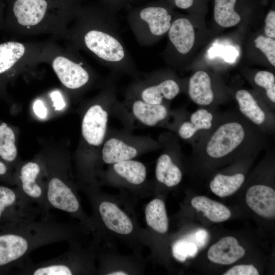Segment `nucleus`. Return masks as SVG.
<instances>
[{
    "instance_id": "13",
    "label": "nucleus",
    "mask_w": 275,
    "mask_h": 275,
    "mask_svg": "<svg viewBox=\"0 0 275 275\" xmlns=\"http://www.w3.org/2000/svg\"><path fill=\"white\" fill-rule=\"evenodd\" d=\"M171 42L178 52L186 54L192 48L195 40V34L191 22L185 18L175 20L169 30Z\"/></svg>"
},
{
    "instance_id": "19",
    "label": "nucleus",
    "mask_w": 275,
    "mask_h": 275,
    "mask_svg": "<svg viewBox=\"0 0 275 275\" xmlns=\"http://www.w3.org/2000/svg\"><path fill=\"white\" fill-rule=\"evenodd\" d=\"M191 204L196 209L202 211L213 222L225 221L231 216L230 210L225 205L204 196L194 197Z\"/></svg>"
},
{
    "instance_id": "24",
    "label": "nucleus",
    "mask_w": 275,
    "mask_h": 275,
    "mask_svg": "<svg viewBox=\"0 0 275 275\" xmlns=\"http://www.w3.org/2000/svg\"><path fill=\"white\" fill-rule=\"evenodd\" d=\"M244 176L241 173L231 176L217 174L210 183L212 192L220 197H225L235 193L244 181Z\"/></svg>"
},
{
    "instance_id": "37",
    "label": "nucleus",
    "mask_w": 275,
    "mask_h": 275,
    "mask_svg": "<svg viewBox=\"0 0 275 275\" xmlns=\"http://www.w3.org/2000/svg\"><path fill=\"white\" fill-rule=\"evenodd\" d=\"M174 2L178 8L186 9L193 5L194 0H174Z\"/></svg>"
},
{
    "instance_id": "39",
    "label": "nucleus",
    "mask_w": 275,
    "mask_h": 275,
    "mask_svg": "<svg viewBox=\"0 0 275 275\" xmlns=\"http://www.w3.org/2000/svg\"><path fill=\"white\" fill-rule=\"evenodd\" d=\"M9 173V168L5 162L0 159V177L7 176Z\"/></svg>"
},
{
    "instance_id": "21",
    "label": "nucleus",
    "mask_w": 275,
    "mask_h": 275,
    "mask_svg": "<svg viewBox=\"0 0 275 275\" xmlns=\"http://www.w3.org/2000/svg\"><path fill=\"white\" fill-rule=\"evenodd\" d=\"M179 87L172 79L165 80L157 85L149 87L142 93L144 101L153 104H161L163 98L171 100L179 92Z\"/></svg>"
},
{
    "instance_id": "32",
    "label": "nucleus",
    "mask_w": 275,
    "mask_h": 275,
    "mask_svg": "<svg viewBox=\"0 0 275 275\" xmlns=\"http://www.w3.org/2000/svg\"><path fill=\"white\" fill-rule=\"evenodd\" d=\"M257 269L252 265H238L230 268L224 275H258Z\"/></svg>"
},
{
    "instance_id": "17",
    "label": "nucleus",
    "mask_w": 275,
    "mask_h": 275,
    "mask_svg": "<svg viewBox=\"0 0 275 275\" xmlns=\"http://www.w3.org/2000/svg\"><path fill=\"white\" fill-rule=\"evenodd\" d=\"M136 149L122 141L112 138L104 144L102 150V158L107 164L131 159L136 156Z\"/></svg>"
},
{
    "instance_id": "7",
    "label": "nucleus",
    "mask_w": 275,
    "mask_h": 275,
    "mask_svg": "<svg viewBox=\"0 0 275 275\" xmlns=\"http://www.w3.org/2000/svg\"><path fill=\"white\" fill-rule=\"evenodd\" d=\"M82 42L88 50L103 60L117 62L124 57V50L119 41L99 30H87L82 34Z\"/></svg>"
},
{
    "instance_id": "27",
    "label": "nucleus",
    "mask_w": 275,
    "mask_h": 275,
    "mask_svg": "<svg viewBox=\"0 0 275 275\" xmlns=\"http://www.w3.org/2000/svg\"><path fill=\"white\" fill-rule=\"evenodd\" d=\"M13 129L5 122L0 123V159L6 163L14 162L17 155Z\"/></svg>"
},
{
    "instance_id": "12",
    "label": "nucleus",
    "mask_w": 275,
    "mask_h": 275,
    "mask_svg": "<svg viewBox=\"0 0 275 275\" xmlns=\"http://www.w3.org/2000/svg\"><path fill=\"white\" fill-rule=\"evenodd\" d=\"M98 210L103 222L109 230L122 235L132 232L130 219L114 203L103 201L99 204Z\"/></svg>"
},
{
    "instance_id": "30",
    "label": "nucleus",
    "mask_w": 275,
    "mask_h": 275,
    "mask_svg": "<svg viewBox=\"0 0 275 275\" xmlns=\"http://www.w3.org/2000/svg\"><path fill=\"white\" fill-rule=\"evenodd\" d=\"M255 46L266 56L270 64L275 66V40L270 37L259 36L254 40Z\"/></svg>"
},
{
    "instance_id": "11",
    "label": "nucleus",
    "mask_w": 275,
    "mask_h": 275,
    "mask_svg": "<svg viewBox=\"0 0 275 275\" xmlns=\"http://www.w3.org/2000/svg\"><path fill=\"white\" fill-rule=\"evenodd\" d=\"M244 254V249L238 244L236 239L232 236H227L209 248L207 257L213 263L229 265L236 262Z\"/></svg>"
},
{
    "instance_id": "29",
    "label": "nucleus",
    "mask_w": 275,
    "mask_h": 275,
    "mask_svg": "<svg viewBox=\"0 0 275 275\" xmlns=\"http://www.w3.org/2000/svg\"><path fill=\"white\" fill-rule=\"evenodd\" d=\"M257 85L265 90L268 98L273 103L275 102V77L269 71H260L254 77Z\"/></svg>"
},
{
    "instance_id": "6",
    "label": "nucleus",
    "mask_w": 275,
    "mask_h": 275,
    "mask_svg": "<svg viewBox=\"0 0 275 275\" xmlns=\"http://www.w3.org/2000/svg\"><path fill=\"white\" fill-rule=\"evenodd\" d=\"M19 190L0 185V226L36 219L40 213L44 215Z\"/></svg>"
},
{
    "instance_id": "35",
    "label": "nucleus",
    "mask_w": 275,
    "mask_h": 275,
    "mask_svg": "<svg viewBox=\"0 0 275 275\" xmlns=\"http://www.w3.org/2000/svg\"><path fill=\"white\" fill-rule=\"evenodd\" d=\"M50 97L53 105L56 111L63 109L65 106V102L61 93L58 91L51 92Z\"/></svg>"
},
{
    "instance_id": "8",
    "label": "nucleus",
    "mask_w": 275,
    "mask_h": 275,
    "mask_svg": "<svg viewBox=\"0 0 275 275\" xmlns=\"http://www.w3.org/2000/svg\"><path fill=\"white\" fill-rule=\"evenodd\" d=\"M40 173L41 168L37 162L30 161L24 164L19 174V190L29 201L37 205L44 215L48 216L49 208L46 200L45 188L37 181Z\"/></svg>"
},
{
    "instance_id": "41",
    "label": "nucleus",
    "mask_w": 275,
    "mask_h": 275,
    "mask_svg": "<svg viewBox=\"0 0 275 275\" xmlns=\"http://www.w3.org/2000/svg\"><path fill=\"white\" fill-rule=\"evenodd\" d=\"M3 90V84L0 82V93H2Z\"/></svg>"
},
{
    "instance_id": "3",
    "label": "nucleus",
    "mask_w": 275,
    "mask_h": 275,
    "mask_svg": "<svg viewBox=\"0 0 275 275\" xmlns=\"http://www.w3.org/2000/svg\"><path fill=\"white\" fill-rule=\"evenodd\" d=\"M253 134L244 122L229 119L221 122L205 140L201 151L209 157L221 159L243 151L251 143Z\"/></svg>"
},
{
    "instance_id": "15",
    "label": "nucleus",
    "mask_w": 275,
    "mask_h": 275,
    "mask_svg": "<svg viewBox=\"0 0 275 275\" xmlns=\"http://www.w3.org/2000/svg\"><path fill=\"white\" fill-rule=\"evenodd\" d=\"M235 97L239 111L245 117L256 125L261 126L265 123L267 119L265 111L249 91L238 90Z\"/></svg>"
},
{
    "instance_id": "2",
    "label": "nucleus",
    "mask_w": 275,
    "mask_h": 275,
    "mask_svg": "<svg viewBox=\"0 0 275 275\" xmlns=\"http://www.w3.org/2000/svg\"><path fill=\"white\" fill-rule=\"evenodd\" d=\"M69 236L68 227L48 217L1 226L0 268L18 263L35 249L64 241Z\"/></svg>"
},
{
    "instance_id": "14",
    "label": "nucleus",
    "mask_w": 275,
    "mask_h": 275,
    "mask_svg": "<svg viewBox=\"0 0 275 275\" xmlns=\"http://www.w3.org/2000/svg\"><path fill=\"white\" fill-rule=\"evenodd\" d=\"M188 94L190 99L200 105H208L213 100L214 95L209 75L204 71H198L190 78Z\"/></svg>"
},
{
    "instance_id": "31",
    "label": "nucleus",
    "mask_w": 275,
    "mask_h": 275,
    "mask_svg": "<svg viewBox=\"0 0 275 275\" xmlns=\"http://www.w3.org/2000/svg\"><path fill=\"white\" fill-rule=\"evenodd\" d=\"M210 54L214 56H222L226 61L232 62L236 57V50L232 46H227L224 48L215 46L211 48Z\"/></svg>"
},
{
    "instance_id": "9",
    "label": "nucleus",
    "mask_w": 275,
    "mask_h": 275,
    "mask_svg": "<svg viewBox=\"0 0 275 275\" xmlns=\"http://www.w3.org/2000/svg\"><path fill=\"white\" fill-rule=\"evenodd\" d=\"M108 114L101 106H91L84 116L81 124L82 135L90 145H100L105 135Z\"/></svg>"
},
{
    "instance_id": "28",
    "label": "nucleus",
    "mask_w": 275,
    "mask_h": 275,
    "mask_svg": "<svg viewBox=\"0 0 275 275\" xmlns=\"http://www.w3.org/2000/svg\"><path fill=\"white\" fill-rule=\"evenodd\" d=\"M199 248L188 237L177 240L172 248L173 255L180 261H184L187 258L195 257Z\"/></svg>"
},
{
    "instance_id": "42",
    "label": "nucleus",
    "mask_w": 275,
    "mask_h": 275,
    "mask_svg": "<svg viewBox=\"0 0 275 275\" xmlns=\"http://www.w3.org/2000/svg\"><path fill=\"white\" fill-rule=\"evenodd\" d=\"M5 2H6L7 1H8V0H5Z\"/></svg>"
},
{
    "instance_id": "40",
    "label": "nucleus",
    "mask_w": 275,
    "mask_h": 275,
    "mask_svg": "<svg viewBox=\"0 0 275 275\" xmlns=\"http://www.w3.org/2000/svg\"><path fill=\"white\" fill-rule=\"evenodd\" d=\"M108 275H126L127 273L123 271H117L108 273Z\"/></svg>"
},
{
    "instance_id": "5",
    "label": "nucleus",
    "mask_w": 275,
    "mask_h": 275,
    "mask_svg": "<svg viewBox=\"0 0 275 275\" xmlns=\"http://www.w3.org/2000/svg\"><path fill=\"white\" fill-rule=\"evenodd\" d=\"M45 63L51 65L59 80L66 88L77 89L89 81V74L81 64L53 43H49Z\"/></svg>"
},
{
    "instance_id": "36",
    "label": "nucleus",
    "mask_w": 275,
    "mask_h": 275,
    "mask_svg": "<svg viewBox=\"0 0 275 275\" xmlns=\"http://www.w3.org/2000/svg\"><path fill=\"white\" fill-rule=\"evenodd\" d=\"M33 108L35 114L37 117L41 119H44L46 117L47 111L41 100H36L34 103Z\"/></svg>"
},
{
    "instance_id": "4",
    "label": "nucleus",
    "mask_w": 275,
    "mask_h": 275,
    "mask_svg": "<svg viewBox=\"0 0 275 275\" xmlns=\"http://www.w3.org/2000/svg\"><path fill=\"white\" fill-rule=\"evenodd\" d=\"M49 43L10 40L0 43V82L25 67L45 62Z\"/></svg>"
},
{
    "instance_id": "18",
    "label": "nucleus",
    "mask_w": 275,
    "mask_h": 275,
    "mask_svg": "<svg viewBox=\"0 0 275 275\" xmlns=\"http://www.w3.org/2000/svg\"><path fill=\"white\" fill-rule=\"evenodd\" d=\"M213 117L208 110L201 108L194 112L190 117L189 121L183 122L180 126L178 133L183 139L193 137L201 130H208L212 126Z\"/></svg>"
},
{
    "instance_id": "20",
    "label": "nucleus",
    "mask_w": 275,
    "mask_h": 275,
    "mask_svg": "<svg viewBox=\"0 0 275 275\" xmlns=\"http://www.w3.org/2000/svg\"><path fill=\"white\" fill-rule=\"evenodd\" d=\"M132 112L137 119L149 126L155 125L168 115L167 108L161 104H153L141 100L134 102Z\"/></svg>"
},
{
    "instance_id": "26",
    "label": "nucleus",
    "mask_w": 275,
    "mask_h": 275,
    "mask_svg": "<svg viewBox=\"0 0 275 275\" xmlns=\"http://www.w3.org/2000/svg\"><path fill=\"white\" fill-rule=\"evenodd\" d=\"M236 0H215L214 17L216 22L224 28L233 26L240 21L239 15L235 11Z\"/></svg>"
},
{
    "instance_id": "10",
    "label": "nucleus",
    "mask_w": 275,
    "mask_h": 275,
    "mask_svg": "<svg viewBox=\"0 0 275 275\" xmlns=\"http://www.w3.org/2000/svg\"><path fill=\"white\" fill-rule=\"evenodd\" d=\"M245 201L249 207L259 215L266 218L275 216V191L264 185H254L248 190Z\"/></svg>"
},
{
    "instance_id": "23",
    "label": "nucleus",
    "mask_w": 275,
    "mask_h": 275,
    "mask_svg": "<svg viewBox=\"0 0 275 275\" xmlns=\"http://www.w3.org/2000/svg\"><path fill=\"white\" fill-rule=\"evenodd\" d=\"M156 177L160 182L168 187H173L180 183L182 173L179 168L173 162L170 156L164 154L157 160Z\"/></svg>"
},
{
    "instance_id": "38",
    "label": "nucleus",
    "mask_w": 275,
    "mask_h": 275,
    "mask_svg": "<svg viewBox=\"0 0 275 275\" xmlns=\"http://www.w3.org/2000/svg\"><path fill=\"white\" fill-rule=\"evenodd\" d=\"M6 3L5 0H0V30H3Z\"/></svg>"
},
{
    "instance_id": "33",
    "label": "nucleus",
    "mask_w": 275,
    "mask_h": 275,
    "mask_svg": "<svg viewBox=\"0 0 275 275\" xmlns=\"http://www.w3.org/2000/svg\"><path fill=\"white\" fill-rule=\"evenodd\" d=\"M265 33L271 38H275V11H270L265 19Z\"/></svg>"
},
{
    "instance_id": "22",
    "label": "nucleus",
    "mask_w": 275,
    "mask_h": 275,
    "mask_svg": "<svg viewBox=\"0 0 275 275\" xmlns=\"http://www.w3.org/2000/svg\"><path fill=\"white\" fill-rule=\"evenodd\" d=\"M147 224L155 231L163 234L168 229V218L165 204L160 199H155L150 202L145 209Z\"/></svg>"
},
{
    "instance_id": "16",
    "label": "nucleus",
    "mask_w": 275,
    "mask_h": 275,
    "mask_svg": "<svg viewBox=\"0 0 275 275\" xmlns=\"http://www.w3.org/2000/svg\"><path fill=\"white\" fill-rule=\"evenodd\" d=\"M140 17L147 23L151 33L160 36L169 31L171 26V16L167 10L160 7H148L142 9Z\"/></svg>"
},
{
    "instance_id": "25",
    "label": "nucleus",
    "mask_w": 275,
    "mask_h": 275,
    "mask_svg": "<svg viewBox=\"0 0 275 275\" xmlns=\"http://www.w3.org/2000/svg\"><path fill=\"white\" fill-rule=\"evenodd\" d=\"M114 169L120 176L131 184H141L146 177L145 166L138 161L128 159L116 162Z\"/></svg>"
},
{
    "instance_id": "34",
    "label": "nucleus",
    "mask_w": 275,
    "mask_h": 275,
    "mask_svg": "<svg viewBox=\"0 0 275 275\" xmlns=\"http://www.w3.org/2000/svg\"><path fill=\"white\" fill-rule=\"evenodd\" d=\"M188 237L192 240L197 245L198 248H202L208 242V234L205 230H199Z\"/></svg>"
},
{
    "instance_id": "1",
    "label": "nucleus",
    "mask_w": 275,
    "mask_h": 275,
    "mask_svg": "<svg viewBox=\"0 0 275 275\" xmlns=\"http://www.w3.org/2000/svg\"><path fill=\"white\" fill-rule=\"evenodd\" d=\"M3 30L16 35L50 34L64 39L77 13L74 0H8Z\"/></svg>"
}]
</instances>
